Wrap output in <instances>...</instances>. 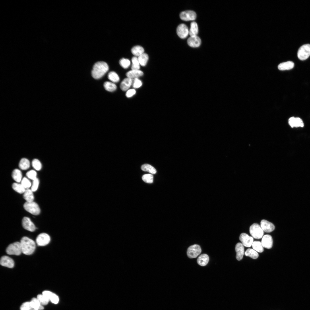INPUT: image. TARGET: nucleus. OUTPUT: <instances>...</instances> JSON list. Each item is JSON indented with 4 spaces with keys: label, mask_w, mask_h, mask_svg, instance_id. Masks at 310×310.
I'll use <instances>...</instances> for the list:
<instances>
[{
    "label": "nucleus",
    "mask_w": 310,
    "mask_h": 310,
    "mask_svg": "<svg viewBox=\"0 0 310 310\" xmlns=\"http://www.w3.org/2000/svg\"><path fill=\"white\" fill-rule=\"evenodd\" d=\"M6 251L9 255H20L22 253L20 242H16L10 244L6 248Z\"/></svg>",
    "instance_id": "3"
},
{
    "label": "nucleus",
    "mask_w": 310,
    "mask_h": 310,
    "mask_svg": "<svg viewBox=\"0 0 310 310\" xmlns=\"http://www.w3.org/2000/svg\"><path fill=\"white\" fill-rule=\"evenodd\" d=\"M142 180L145 182L151 183L153 182V176L151 174H146L144 175L142 177Z\"/></svg>",
    "instance_id": "41"
},
{
    "label": "nucleus",
    "mask_w": 310,
    "mask_h": 310,
    "mask_svg": "<svg viewBox=\"0 0 310 310\" xmlns=\"http://www.w3.org/2000/svg\"><path fill=\"white\" fill-rule=\"evenodd\" d=\"M22 225L24 228L28 231L33 232L36 229L34 224L28 217H24L22 220Z\"/></svg>",
    "instance_id": "12"
},
{
    "label": "nucleus",
    "mask_w": 310,
    "mask_h": 310,
    "mask_svg": "<svg viewBox=\"0 0 310 310\" xmlns=\"http://www.w3.org/2000/svg\"><path fill=\"white\" fill-rule=\"evenodd\" d=\"M50 239V237L48 234L43 233L37 236L36 239V242L38 246H44L49 243Z\"/></svg>",
    "instance_id": "8"
},
{
    "label": "nucleus",
    "mask_w": 310,
    "mask_h": 310,
    "mask_svg": "<svg viewBox=\"0 0 310 310\" xmlns=\"http://www.w3.org/2000/svg\"><path fill=\"white\" fill-rule=\"evenodd\" d=\"M21 184L26 189H29L32 186L30 181L26 177L22 179Z\"/></svg>",
    "instance_id": "43"
},
{
    "label": "nucleus",
    "mask_w": 310,
    "mask_h": 310,
    "mask_svg": "<svg viewBox=\"0 0 310 310\" xmlns=\"http://www.w3.org/2000/svg\"><path fill=\"white\" fill-rule=\"evenodd\" d=\"M252 245L254 249L259 253H262L264 251L263 247L261 243L259 241H254L253 242Z\"/></svg>",
    "instance_id": "36"
},
{
    "label": "nucleus",
    "mask_w": 310,
    "mask_h": 310,
    "mask_svg": "<svg viewBox=\"0 0 310 310\" xmlns=\"http://www.w3.org/2000/svg\"><path fill=\"white\" fill-rule=\"evenodd\" d=\"M108 69V66L106 63L102 61L97 62L93 67L92 75L94 79H100L104 75Z\"/></svg>",
    "instance_id": "1"
},
{
    "label": "nucleus",
    "mask_w": 310,
    "mask_h": 310,
    "mask_svg": "<svg viewBox=\"0 0 310 310\" xmlns=\"http://www.w3.org/2000/svg\"><path fill=\"white\" fill-rule=\"evenodd\" d=\"M148 58L147 54L145 53L139 56L138 59L140 65L142 66H145L147 63Z\"/></svg>",
    "instance_id": "30"
},
{
    "label": "nucleus",
    "mask_w": 310,
    "mask_h": 310,
    "mask_svg": "<svg viewBox=\"0 0 310 310\" xmlns=\"http://www.w3.org/2000/svg\"><path fill=\"white\" fill-rule=\"evenodd\" d=\"M126 75L127 78L134 79L142 76L144 73L140 70H131L127 72Z\"/></svg>",
    "instance_id": "20"
},
{
    "label": "nucleus",
    "mask_w": 310,
    "mask_h": 310,
    "mask_svg": "<svg viewBox=\"0 0 310 310\" xmlns=\"http://www.w3.org/2000/svg\"><path fill=\"white\" fill-rule=\"evenodd\" d=\"M294 66V63L289 61L280 64L278 66V68L280 70H288L292 69Z\"/></svg>",
    "instance_id": "22"
},
{
    "label": "nucleus",
    "mask_w": 310,
    "mask_h": 310,
    "mask_svg": "<svg viewBox=\"0 0 310 310\" xmlns=\"http://www.w3.org/2000/svg\"><path fill=\"white\" fill-rule=\"evenodd\" d=\"M39 183V180L37 178L33 180L31 189L33 192L36 191L38 189Z\"/></svg>",
    "instance_id": "44"
},
{
    "label": "nucleus",
    "mask_w": 310,
    "mask_h": 310,
    "mask_svg": "<svg viewBox=\"0 0 310 310\" xmlns=\"http://www.w3.org/2000/svg\"><path fill=\"white\" fill-rule=\"evenodd\" d=\"M30 162L29 160L26 158H22L20 160L19 163V167L20 168L23 170H26L28 169L30 166Z\"/></svg>",
    "instance_id": "28"
},
{
    "label": "nucleus",
    "mask_w": 310,
    "mask_h": 310,
    "mask_svg": "<svg viewBox=\"0 0 310 310\" xmlns=\"http://www.w3.org/2000/svg\"><path fill=\"white\" fill-rule=\"evenodd\" d=\"M245 256L254 259H257L259 256L258 253L255 250L250 248L247 249L245 253Z\"/></svg>",
    "instance_id": "31"
},
{
    "label": "nucleus",
    "mask_w": 310,
    "mask_h": 310,
    "mask_svg": "<svg viewBox=\"0 0 310 310\" xmlns=\"http://www.w3.org/2000/svg\"><path fill=\"white\" fill-rule=\"evenodd\" d=\"M42 294L46 296L52 303L56 304L58 303L59 298L58 296L52 292L46 290L42 292Z\"/></svg>",
    "instance_id": "21"
},
{
    "label": "nucleus",
    "mask_w": 310,
    "mask_h": 310,
    "mask_svg": "<svg viewBox=\"0 0 310 310\" xmlns=\"http://www.w3.org/2000/svg\"><path fill=\"white\" fill-rule=\"evenodd\" d=\"M24 207L26 211L34 215H38L40 212L38 204L33 201L26 202L24 205Z\"/></svg>",
    "instance_id": "6"
},
{
    "label": "nucleus",
    "mask_w": 310,
    "mask_h": 310,
    "mask_svg": "<svg viewBox=\"0 0 310 310\" xmlns=\"http://www.w3.org/2000/svg\"><path fill=\"white\" fill-rule=\"evenodd\" d=\"M12 176L13 180L17 183L21 182L22 179V174L19 170L17 169H14L12 172Z\"/></svg>",
    "instance_id": "25"
},
{
    "label": "nucleus",
    "mask_w": 310,
    "mask_h": 310,
    "mask_svg": "<svg viewBox=\"0 0 310 310\" xmlns=\"http://www.w3.org/2000/svg\"><path fill=\"white\" fill-rule=\"evenodd\" d=\"M177 33L181 38H186L189 34V30L187 26L184 24L179 25L177 28Z\"/></svg>",
    "instance_id": "10"
},
{
    "label": "nucleus",
    "mask_w": 310,
    "mask_h": 310,
    "mask_svg": "<svg viewBox=\"0 0 310 310\" xmlns=\"http://www.w3.org/2000/svg\"><path fill=\"white\" fill-rule=\"evenodd\" d=\"M261 243L263 247L268 249L271 248L273 243L272 236L269 235H264L262 238Z\"/></svg>",
    "instance_id": "17"
},
{
    "label": "nucleus",
    "mask_w": 310,
    "mask_h": 310,
    "mask_svg": "<svg viewBox=\"0 0 310 310\" xmlns=\"http://www.w3.org/2000/svg\"><path fill=\"white\" fill-rule=\"evenodd\" d=\"M202 249L200 246L197 244L190 246L187 249V254L190 258L197 257L201 253Z\"/></svg>",
    "instance_id": "7"
},
{
    "label": "nucleus",
    "mask_w": 310,
    "mask_h": 310,
    "mask_svg": "<svg viewBox=\"0 0 310 310\" xmlns=\"http://www.w3.org/2000/svg\"><path fill=\"white\" fill-rule=\"evenodd\" d=\"M180 17L181 19L185 21L193 20L196 18V14L193 11L187 10L181 12Z\"/></svg>",
    "instance_id": "9"
},
{
    "label": "nucleus",
    "mask_w": 310,
    "mask_h": 310,
    "mask_svg": "<svg viewBox=\"0 0 310 310\" xmlns=\"http://www.w3.org/2000/svg\"><path fill=\"white\" fill-rule=\"evenodd\" d=\"M142 81L138 78H136L133 80L132 84L133 87L135 88H138L140 87L142 85Z\"/></svg>",
    "instance_id": "46"
},
{
    "label": "nucleus",
    "mask_w": 310,
    "mask_h": 310,
    "mask_svg": "<svg viewBox=\"0 0 310 310\" xmlns=\"http://www.w3.org/2000/svg\"><path fill=\"white\" fill-rule=\"evenodd\" d=\"M22 253L26 255L32 254L36 248L34 241L26 237H23L20 241Z\"/></svg>",
    "instance_id": "2"
},
{
    "label": "nucleus",
    "mask_w": 310,
    "mask_h": 310,
    "mask_svg": "<svg viewBox=\"0 0 310 310\" xmlns=\"http://www.w3.org/2000/svg\"><path fill=\"white\" fill-rule=\"evenodd\" d=\"M104 86L106 90L111 92L115 91L117 88L116 85L114 83L108 81L104 83Z\"/></svg>",
    "instance_id": "29"
},
{
    "label": "nucleus",
    "mask_w": 310,
    "mask_h": 310,
    "mask_svg": "<svg viewBox=\"0 0 310 310\" xmlns=\"http://www.w3.org/2000/svg\"><path fill=\"white\" fill-rule=\"evenodd\" d=\"M30 303L32 306L37 310H42L44 309L42 305L37 298H32Z\"/></svg>",
    "instance_id": "32"
},
{
    "label": "nucleus",
    "mask_w": 310,
    "mask_h": 310,
    "mask_svg": "<svg viewBox=\"0 0 310 310\" xmlns=\"http://www.w3.org/2000/svg\"><path fill=\"white\" fill-rule=\"evenodd\" d=\"M20 310H38L34 308L31 305L30 302L23 303L21 305Z\"/></svg>",
    "instance_id": "38"
},
{
    "label": "nucleus",
    "mask_w": 310,
    "mask_h": 310,
    "mask_svg": "<svg viewBox=\"0 0 310 310\" xmlns=\"http://www.w3.org/2000/svg\"><path fill=\"white\" fill-rule=\"evenodd\" d=\"M310 55V44H307L301 46L297 52V56L299 59L304 60Z\"/></svg>",
    "instance_id": "5"
},
{
    "label": "nucleus",
    "mask_w": 310,
    "mask_h": 310,
    "mask_svg": "<svg viewBox=\"0 0 310 310\" xmlns=\"http://www.w3.org/2000/svg\"><path fill=\"white\" fill-rule=\"evenodd\" d=\"M142 170L144 171L148 172L153 174L156 172V169L152 166L148 164H144L141 167Z\"/></svg>",
    "instance_id": "33"
},
{
    "label": "nucleus",
    "mask_w": 310,
    "mask_h": 310,
    "mask_svg": "<svg viewBox=\"0 0 310 310\" xmlns=\"http://www.w3.org/2000/svg\"><path fill=\"white\" fill-rule=\"evenodd\" d=\"M0 263L1 266L9 268H13L14 265L13 259L7 256H4L1 257Z\"/></svg>",
    "instance_id": "15"
},
{
    "label": "nucleus",
    "mask_w": 310,
    "mask_h": 310,
    "mask_svg": "<svg viewBox=\"0 0 310 310\" xmlns=\"http://www.w3.org/2000/svg\"><path fill=\"white\" fill-rule=\"evenodd\" d=\"M288 121L289 125L292 128L303 127L304 126L303 120L299 117H290Z\"/></svg>",
    "instance_id": "13"
},
{
    "label": "nucleus",
    "mask_w": 310,
    "mask_h": 310,
    "mask_svg": "<svg viewBox=\"0 0 310 310\" xmlns=\"http://www.w3.org/2000/svg\"><path fill=\"white\" fill-rule=\"evenodd\" d=\"M133 79L127 78L124 79L120 85L121 89L123 91H127L133 84Z\"/></svg>",
    "instance_id": "19"
},
{
    "label": "nucleus",
    "mask_w": 310,
    "mask_h": 310,
    "mask_svg": "<svg viewBox=\"0 0 310 310\" xmlns=\"http://www.w3.org/2000/svg\"><path fill=\"white\" fill-rule=\"evenodd\" d=\"M42 305H47L49 301L48 299L43 294H39L37 296V298Z\"/></svg>",
    "instance_id": "40"
},
{
    "label": "nucleus",
    "mask_w": 310,
    "mask_h": 310,
    "mask_svg": "<svg viewBox=\"0 0 310 310\" xmlns=\"http://www.w3.org/2000/svg\"><path fill=\"white\" fill-rule=\"evenodd\" d=\"M136 93V91L135 89H130L127 91L126 93V96L127 97L129 98L135 95Z\"/></svg>",
    "instance_id": "47"
},
{
    "label": "nucleus",
    "mask_w": 310,
    "mask_h": 310,
    "mask_svg": "<svg viewBox=\"0 0 310 310\" xmlns=\"http://www.w3.org/2000/svg\"><path fill=\"white\" fill-rule=\"evenodd\" d=\"M189 34L191 36H196L198 32V27L197 23L195 22H191Z\"/></svg>",
    "instance_id": "27"
},
{
    "label": "nucleus",
    "mask_w": 310,
    "mask_h": 310,
    "mask_svg": "<svg viewBox=\"0 0 310 310\" xmlns=\"http://www.w3.org/2000/svg\"><path fill=\"white\" fill-rule=\"evenodd\" d=\"M260 226L263 231L267 233L273 231L275 228L274 225L272 223L264 219L261 220Z\"/></svg>",
    "instance_id": "14"
},
{
    "label": "nucleus",
    "mask_w": 310,
    "mask_h": 310,
    "mask_svg": "<svg viewBox=\"0 0 310 310\" xmlns=\"http://www.w3.org/2000/svg\"><path fill=\"white\" fill-rule=\"evenodd\" d=\"M108 79L113 83L118 82L120 80V78L118 75L114 71H111L109 72L108 75Z\"/></svg>",
    "instance_id": "35"
},
{
    "label": "nucleus",
    "mask_w": 310,
    "mask_h": 310,
    "mask_svg": "<svg viewBox=\"0 0 310 310\" xmlns=\"http://www.w3.org/2000/svg\"><path fill=\"white\" fill-rule=\"evenodd\" d=\"M132 53L138 57L144 53V49L141 46L137 45L133 47L131 49Z\"/></svg>",
    "instance_id": "26"
},
{
    "label": "nucleus",
    "mask_w": 310,
    "mask_h": 310,
    "mask_svg": "<svg viewBox=\"0 0 310 310\" xmlns=\"http://www.w3.org/2000/svg\"><path fill=\"white\" fill-rule=\"evenodd\" d=\"M235 250L237 259L238 261L241 260L243 258L244 253V247L242 244L240 243H237L235 246Z\"/></svg>",
    "instance_id": "18"
},
{
    "label": "nucleus",
    "mask_w": 310,
    "mask_h": 310,
    "mask_svg": "<svg viewBox=\"0 0 310 310\" xmlns=\"http://www.w3.org/2000/svg\"><path fill=\"white\" fill-rule=\"evenodd\" d=\"M37 173L34 170H31L28 171L26 173V176L29 179L34 180L36 177Z\"/></svg>",
    "instance_id": "45"
},
{
    "label": "nucleus",
    "mask_w": 310,
    "mask_h": 310,
    "mask_svg": "<svg viewBox=\"0 0 310 310\" xmlns=\"http://www.w3.org/2000/svg\"><path fill=\"white\" fill-rule=\"evenodd\" d=\"M32 165L33 168L37 170H40L42 168V164L40 161L37 159H34L32 162Z\"/></svg>",
    "instance_id": "42"
},
{
    "label": "nucleus",
    "mask_w": 310,
    "mask_h": 310,
    "mask_svg": "<svg viewBox=\"0 0 310 310\" xmlns=\"http://www.w3.org/2000/svg\"><path fill=\"white\" fill-rule=\"evenodd\" d=\"M239 240L243 245L245 247H249L252 245L253 242V238L249 236L246 233H241L239 237Z\"/></svg>",
    "instance_id": "11"
},
{
    "label": "nucleus",
    "mask_w": 310,
    "mask_h": 310,
    "mask_svg": "<svg viewBox=\"0 0 310 310\" xmlns=\"http://www.w3.org/2000/svg\"><path fill=\"white\" fill-rule=\"evenodd\" d=\"M120 65L124 69H127L130 66L131 64L130 60L127 59L122 58L119 61Z\"/></svg>",
    "instance_id": "39"
},
{
    "label": "nucleus",
    "mask_w": 310,
    "mask_h": 310,
    "mask_svg": "<svg viewBox=\"0 0 310 310\" xmlns=\"http://www.w3.org/2000/svg\"><path fill=\"white\" fill-rule=\"evenodd\" d=\"M209 259V257L207 254H203L199 256L197 259V262L200 266H205L208 263Z\"/></svg>",
    "instance_id": "23"
},
{
    "label": "nucleus",
    "mask_w": 310,
    "mask_h": 310,
    "mask_svg": "<svg viewBox=\"0 0 310 310\" xmlns=\"http://www.w3.org/2000/svg\"><path fill=\"white\" fill-rule=\"evenodd\" d=\"M12 187L14 190L20 193H24L26 190L21 184L18 183H13Z\"/></svg>",
    "instance_id": "34"
},
{
    "label": "nucleus",
    "mask_w": 310,
    "mask_h": 310,
    "mask_svg": "<svg viewBox=\"0 0 310 310\" xmlns=\"http://www.w3.org/2000/svg\"><path fill=\"white\" fill-rule=\"evenodd\" d=\"M249 232L252 237L257 239L262 238L264 234V231L261 226L255 223L253 224L250 226Z\"/></svg>",
    "instance_id": "4"
},
{
    "label": "nucleus",
    "mask_w": 310,
    "mask_h": 310,
    "mask_svg": "<svg viewBox=\"0 0 310 310\" xmlns=\"http://www.w3.org/2000/svg\"><path fill=\"white\" fill-rule=\"evenodd\" d=\"M132 64L131 67V70H140V64L139 62L138 58L135 56L132 57L131 59Z\"/></svg>",
    "instance_id": "37"
},
{
    "label": "nucleus",
    "mask_w": 310,
    "mask_h": 310,
    "mask_svg": "<svg viewBox=\"0 0 310 310\" xmlns=\"http://www.w3.org/2000/svg\"><path fill=\"white\" fill-rule=\"evenodd\" d=\"M23 196L24 199L28 202H33L34 199L33 192L29 189H26Z\"/></svg>",
    "instance_id": "24"
},
{
    "label": "nucleus",
    "mask_w": 310,
    "mask_h": 310,
    "mask_svg": "<svg viewBox=\"0 0 310 310\" xmlns=\"http://www.w3.org/2000/svg\"><path fill=\"white\" fill-rule=\"evenodd\" d=\"M188 44L192 47H197L199 46L201 43L200 38L196 36H191L187 40Z\"/></svg>",
    "instance_id": "16"
}]
</instances>
